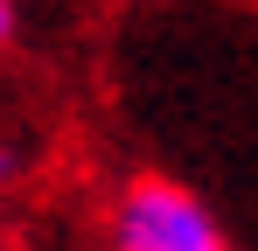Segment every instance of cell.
I'll return each mask as SVG.
<instances>
[{
    "label": "cell",
    "mask_w": 258,
    "mask_h": 251,
    "mask_svg": "<svg viewBox=\"0 0 258 251\" xmlns=\"http://www.w3.org/2000/svg\"><path fill=\"white\" fill-rule=\"evenodd\" d=\"M21 35V0H0V49H14Z\"/></svg>",
    "instance_id": "obj_3"
},
{
    "label": "cell",
    "mask_w": 258,
    "mask_h": 251,
    "mask_svg": "<svg viewBox=\"0 0 258 251\" xmlns=\"http://www.w3.org/2000/svg\"><path fill=\"white\" fill-rule=\"evenodd\" d=\"M35 167H42V147H35L28 133L0 126V203H7V196H21V189L35 181Z\"/></svg>",
    "instance_id": "obj_2"
},
{
    "label": "cell",
    "mask_w": 258,
    "mask_h": 251,
    "mask_svg": "<svg viewBox=\"0 0 258 251\" xmlns=\"http://www.w3.org/2000/svg\"><path fill=\"white\" fill-rule=\"evenodd\" d=\"M105 251H230L216 209L168 174H133L105 203Z\"/></svg>",
    "instance_id": "obj_1"
}]
</instances>
